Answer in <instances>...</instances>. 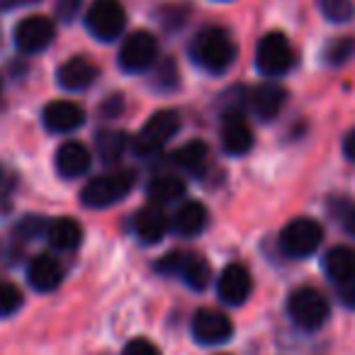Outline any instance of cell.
<instances>
[{
  "label": "cell",
  "mask_w": 355,
  "mask_h": 355,
  "mask_svg": "<svg viewBox=\"0 0 355 355\" xmlns=\"http://www.w3.org/2000/svg\"><path fill=\"white\" fill-rule=\"evenodd\" d=\"M190 56L200 69L209 73H224L236 59V44L222 27H205L190 44Z\"/></svg>",
  "instance_id": "6da1fadb"
},
{
  "label": "cell",
  "mask_w": 355,
  "mask_h": 355,
  "mask_svg": "<svg viewBox=\"0 0 355 355\" xmlns=\"http://www.w3.org/2000/svg\"><path fill=\"white\" fill-rule=\"evenodd\" d=\"M137 183V173L134 171H114V173H105V175L93 178L88 185L80 193V202L85 207L93 209H103L110 205L119 202L129 195V190Z\"/></svg>",
  "instance_id": "7a4b0ae2"
},
{
  "label": "cell",
  "mask_w": 355,
  "mask_h": 355,
  "mask_svg": "<svg viewBox=\"0 0 355 355\" xmlns=\"http://www.w3.org/2000/svg\"><path fill=\"white\" fill-rule=\"evenodd\" d=\"M287 311H290V319L295 321L300 329L304 331H316L326 324L329 319V302L314 287H300L290 295L287 300Z\"/></svg>",
  "instance_id": "3957f363"
},
{
  "label": "cell",
  "mask_w": 355,
  "mask_h": 355,
  "mask_svg": "<svg viewBox=\"0 0 355 355\" xmlns=\"http://www.w3.org/2000/svg\"><path fill=\"white\" fill-rule=\"evenodd\" d=\"M85 27L100 42H114L127 27V12L119 0H93L85 12Z\"/></svg>",
  "instance_id": "277c9868"
},
{
  "label": "cell",
  "mask_w": 355,
  "mask_h": 355,
  "mask_svg": "<svg viewBox=\"0 0 355 355\" xmlns=\"http://www.w3.org/2000/svg\"><path fill=\"white\" fill-rule=\"evenodd\" d=\"M324 241V229L316 219L297 217L280 232V248L290 258H306Z\"/></svg>",
  "instance_id": "5b68a950"
},
{
  "label": "cell",
  "mask_w": 355,
  "mask_h": 355,
  "mask_svg": "<svg viewBox=\"0 0 355 355\" xmlns=\"http://www.w3.org/2000/svg\"><path fill=\"white\" fill-rule=\"evenodd\" d=\"M256 66L263 76H285L295 66V49L282 32H268L256 49Z\"/></svg>",
  "instance_id": "8992f818"
},
{
  "label": "cell",
  "mask_w": 355,
  "mask_h": 355,
  "mask_svg": "<svg viewBox=\"0 0 355 355\" xmlns=\"http://www.w3.org/2000/svg\"><path fill=\"white\" fill-rule=\"evenodd\" d=\"M180 129V117L173 110H158L148 117V122L141 127V132L134 139V151L139 156H153L163 144H168Z\"/></svg>",
  "instance_id": "52a82bcc"
},
{
  "label": "cell",
  "mask_w": 355,
  "mask_h": 355,
  "mask_svg": "<svg viewBox=\"0 0 355 355\" xmlns=\"http://www.w3.org/2000/svg\"><path fill=\"white\" fill-rule=\"evenodd\" d=\"M158 56V42L151 32H132L124 37L122 46H119V66L127 73H141L156 61Z\"/></svg>",
  "instance_id": "ba28073f"
},
{
  "label": "cell",
  "mask_w": 355,
  "mask_h": 355,
  "mask_svg": "<svg viewBox=\"0 0 355 355\" xmlns=\"http://www.w3.org/2000/svg\"><path fill=\"white\" fill-rule=\"evenodd\" d=\"M54 35H56V27L49 17L32 15L25 17L15 27V44L25 54H37V51H44L54 42Z\"/></svg>",
  "instance_id": "9c48e42d"
},
{
  "label": "cell",
  "mask_w": 355,
  "mask_h": 355,
  "mask_svg": "<svg viewBox=\"0 0 355 355\" xmlns=\"http://www.w3.org/2000/svg\"><path fill=\"white\" fill-rule=\"evenodd\" d=\"M234 334V324L224 311L219 309H200L193 319V336L202 345L227 343Z\"/></svg>",
  "instance_id": "30bf717a"
},
{
  "label": "cell",
  "mask_w": 355,
  "mask_h": 355,
  "mask_svg": "<svg viewBox=\"0 0 355 355\" xmlns=\"http://www.w3.org/2000/svg\"><path fill=\"white\" fill-rule=\"evenodd\" d=\"M253 290V277L248 272L246 266L241 263H232L222 270L219 275V282H217V295L224 304H232V306H239L248 300Z\"/></svg>",
  "instance_id": "8fae6325"
},
{
  "label": "cell",
  "mask_w": 355,
  "mask_h": 355,
  "mask_svg": "<svg viewBox=\"0 0 355 355\" xmlns=\"http://www.w3.org/2000/svg\"><path fill=\"white\" fill-rule=\"evenodd\" d=\"M222 146L229 156H243L253 146V129L239 110H229L222 119Z\"/></svg>",
  "instance_id": "7c38bea8"
},
{
  "label": "cell",
  "mask_w": 355,
  "mask_h": 355,
  "mask_svg": "<svg viewBox=\"0 0 355 355\" xmlns=\"http://www.w3.org/2000/svg\"><path fill=\"white\" fill-rule=\"evenodd\" d=\"M44 127L54 134H69L76 132L80 124L85 122V112L78 103H71V100H54L44 107Z\"/></svg>",
  "instance_id": "4fadbf2b"
},
{
  "label": "cell",
  "mask_w": 355,
  "mask_h": 355,
  "mask_svg": "<svg viewBox=\"0 0 355 355\" xmlns=\"http://www.w3.org/2000/svg\"><path fill=\"white\" fill-rule=\"evenodd\" d=\"M287 100V90L277 83H263L258 88L251 90L248 95V103H251V110L258 119L263 122H270L280 114V110L285 107Z\"/></svg>",
  "instance_id": "5bb4252c"
},
{
  "label": "cell",
  "mask_w": 355,
  "mask_h": 355,
  "mask_svg": "<svg viewBox=\"0 0 355 355\" xmlns=\"http://www.w3.org/2000/svg\"><path fill=\"white\" fill-rule=\"evenodd\" d=\"M168 214L163 212L161 205H146L134 214V232L144 243H158L168 234Z\"/></svg>",
  "instance_id": "9a60e30c"
},
{
  "label": "cell",
  "mask_w": 355,
  "mask_h": 355,
  "mask_svg": "<svg viewBox=\"0 0 355 355\" xmlns=\"http://www.w3.org/2000/svg\"><path fill=\"white\" fill-rule=\"evenodd\" d=\"M27 280L35 290L40 292H51L61 285L64 280V266L56 261L54 256H37L27 266Z\"/></svg>",
  "instance_id": "2e32d148"
},
{
  "label": "cell",
  "mask_w": 355,
  "mask_h": 355,
  "mask_svg": "<svg viewBox=\"0 0 355 355\" xmlns=\"http://www.w3.org/2000/svg\"><path fill=\"white\" fill-rule=\"evenodd\" d=\"M59 83L66 90H85L88 85H93V80L98 78V69L93 61H88L85 56H73L66 64L59 66Z\"/></svg>",
  "instance_id": "e0dca14e"
},
{
  "label": "cell",
  "mask_w": 355,
  "mask_h": 355,
  "mask_svg": "<svg viewBox=\"0 0 355 355\" xmlns=\"http://www.w3.org/2000/svg\"><path fill=\"white\" fill-rule=\"evenodd\" d=\"M90 168V151L80 141H66L56 151V171L64 178H80Z\"/></svg>",
  "instance_id": "ac0fdd59"
},
{
  "label": "cell",
  "mask_w": 355,
  "mask_h": 355,
  "mask_svg": "<svg viewBox=\"0 0 355 355\" xmlns=\"http://www.w3.org/2000/svg\"><path fill=\"white\" fill-rule=\"evenodd\" d=\"M209 222V214H207V207L202 202H185L183 207L178 209L175 217H173L171 227L175 234L180 236H198V234L205 232Z\"/></svg>",
  "instance_id": "d6986e66"
},
{
  "label": "cell",
  "mask_w": 355,
  "mask_h": 355,
  "mask_svg": "<svg viewBox=\"0 0 355 355\" xmlns=\"http://www.w3.org/2000/svg\"><path fill=\"white\" fill-rule=\"evenodd\" d=\"M46 239L56 251H73L83 241V229L76 219L59 217L46 227Z\"/></svg>",
  "instance_id": "ffe728a7"
},
{
  "label": "cell",
  "mask_w": 355,
  "mask_h": 355,
  "mask_svg": "<svg viewBox=\"0 0 355 355\" xmlns=\"http://www.w3.org/2000/svg\"><path fill=\"white\" fill-rule=\"evenodd\" d=\"M207 161H209V148H207V144L200 141V139H193V141L183 144V146L173 153V163H175L180 171L193 173V175H202L205 168H207Z\"/></svg>",
  "instance_id": "44dd1931"
},
{
  "label": "cell",
  "mask_w": 355,
  "mask_h": 355,
  "mask_svg": "<svg viewBox=\"0 0 355 355\" xmlns=\"http://www.w3.org/2000/svg\"><path fill=\"white\" fill-rule=\"evenodd\" d=\"M209 275H212V270H209V263L202 256L183 251L180 266H178V277H183L193 290H205L209 282Z\"/></svg>",
  "instance_id": "7402d4cb"
},
{
  "label": "cell",
  "mask_w": 355,
  "mask_h": 355,
  "mask_svg": "<svg viewBox=\"0 0 355 355\" xmlns=\"http://www.w3.org/2000/svg\"><path fill=\"white\" fill-rule=\"evenodd\" d=\"M185 193L183 178L173 175V173H161L148 183V198L153 200V205H168L180 200Z\"/></svg>",
  "instance_id": "603a6c76"
},
{
  "label": "cell",
  "mask_w": 355,
  "mask_h": 355,
  "mask_svg": "<svg viewBox=\"0 0 355 355\" xmlns=\"http://www.w3.org/2000/svg\"><path fill=\"white\" fill-rule=\"evenodd\" d=\"M324 270L334 282H340L345 277L355 275V248L350 246H336L326 253Z\"/></svg>",
  "instance_id": "cb8c5ba5"
},
{
  "label": "cell",
  "mask_w": 355,
  "mask_h": 355,
  "mask_svg": "<svg viewBox=\"0 0 355 355\" xmlns=\"http://www.w3.org/2000/svg\"><path fill=\"white\" fill-rule=\"evenodd\" d=\"M95 146H98V153L103 158V163L107 166H114L124 158V151L129 146V139L124 132L119 129H105V132H98L95 137Z\"/></svg>",
  "instance_id": "d4e9b609"
},
{
  "label": "cell",
  "mask_w": 355,
  "mask_h": 355,
  "mask_svg": "<svg viewBox=\"0 0 355 355\" xmlns=\"http://www.w3.org/2000/svg\"><path fill=\"white\" fill-rule=\"evenodd\" d=\"M353 56H355L353 37H336V40H331L324 49V59H326V64H331V66L348 64Z\"/></svg>",
  "instance_id": "484cf974"
},
{
  "label": "cell",
  "mask_w": 355,
  "mask_h": 355,
  "mask_svg": "<svg viewBox=\"0 0 355 355\" xmlns=\"http://www.w3.org/2000/svg\"><path fill=\"white\" fill-rule=\"evenodd\" d=\"M319 10L329 22H348L355 15L353 0H319Z\"/></svg>",
  "instance_id": "4316f807"
},
{
  "label": "cell",
  "mask_w": 355,
  "mask_h": 355,
  "mask_svg": "<svg viewBox=\"0 0 355 355\" xmlns=\"http://www.w3.org/2000/svg\"><path fill=\"white\" fill-rule=\"evenodd\" d=\"M20 306H22V292L17 290V285H12L8 280H0V319L15 314Z\"/></svg>",
  "instance_id": "83f0119b"
},
{
  "label": "cell",
  "mask_w": 355,
  "mask_h": 355,
  "mask_svg": "<svg viewBox=\"0 0 355 355\" xmlns=\"http://www.w3.org/2000/svg\"><path fill=\"white\" fill-rule=\"evenodd\" d=\"M334 214H336V219L343 224L345 232H348L350 236H355V202L338 200V205H334Z\"/></svg>",
  "instance_id": "f1b7e54d"
},
{
  "label": "cell",
  "mask_w": 355,
  "mask_h": 355,
  "mask_svg": "<svg viewBox=\"0 0 355 355\" xmlns=\"http://www.w3.org/2000/svg\"><path fill=\"white\" fill-rule=\"evenodd\" d=\"M156 85L158 88H175L178 85V71H175V64L171 59H166L156 71Z\"/></svg>",
  "instance_id": "f546056e"
},
{
  "label": "cell",
  "mask_w": 355,
  "mask_h": 355,
  "mask_svg": "<svg viewBox=\"0 0 355 355\" xmlns=\"http://www.w3.org/2000/svg\"><path fill=\"white\" fill-rule=\"evenodd\" d=\"M122 355H161V350H158L156 343H151L148 338H134L124 345Z\"/></svg>",
  "instance_id": "4dcf8cb0"
},
{
  "label": "cell",
  "mask_w": 355,
  "mask_h": 355,
  "mask_svg": "<svg viewBox=\"0 0 355 355\" xmlns=\"http://www.w3.org/2000/svg\"><path fill=\"white\" fill-rule=\"evenodd\" d=\"M46 232V224L42 222V219L37 217H27L20 222V227H17V234H20L22 239H37L40 234Z\"/></svg>",
  "instance_id": "1f68e13d"
},
{
  "label": "cell",
  "mask_w": 355,
  "mask_h": 355,
  "mask_svg": "<svg viewBox=\"0 0 355 355\" xmlns=\"http://www.w3.org/2000/svg\"><path fill=\"white\" fill-rule=\"evenodd\" d=\"M336 292H338V300L343 302L345 306L355 309V275L345 277V280L336 282Z\"/></svg>",
  "instance_id": "d6a6232c"
},
{
  "label": "cell",
  "mask_w": 355,
  "mask_h": 355,
  "mask_svg": "<svg viewBox=\"0 0 355 355\" xmlns=\"http://www.w3.org/2000/svg\"><path fill=\"white\" fill-rule=\"evenodd\" d=\"M80 6H83V0H56V15L64 22H73Z\"/></svg>",
  "instance_id": "836d02e7"
},
{
  "label": "cell",
  "mask_w": 355,
  "mask_h": 355,
  "mask_svg": "<svg viewBox=\"0 0 355 355\" xmlns=\"http://www.w3.org/2000/svg\"><path fill=\"white\" fill-rule=\"evenodd\" d=\"M124 110V100H122V95H110V100L107 103H103V114L105 117H117L119 112Z\"/></svg>",
  "instance_id": "e575fe53"
},
{
  "label": "cell",
  "mask_w": 355,
  "mask_h": 355,
  "mask_svg": "<svg viewBox=\"0 0 355 355\" xmlns=\"http://www.w3.org/2000/svg\"><path fill=\"white\" fill-rule=\"evenodd\" d=\"M343 153H345V158H348V161L355 163V127L343 137Z\"/></svg>",
  "instance_id": "d590c367"
},
{
  "label": "cell",
  "mask_w": 355,
  "mask_h": 355,
  "mask_svg": "<svg viewBox=\"0 0 355 355\" xmlns=\"http://www.w3.org/2000/svg\"><path fill=\"white\" fill-rule=\"evenodd\" d=\"M27 3H37V0H0V10H10L17 6H27Z\"/></svg>",
  "instance_id": "8d00e7d4"
}]
</instances>
